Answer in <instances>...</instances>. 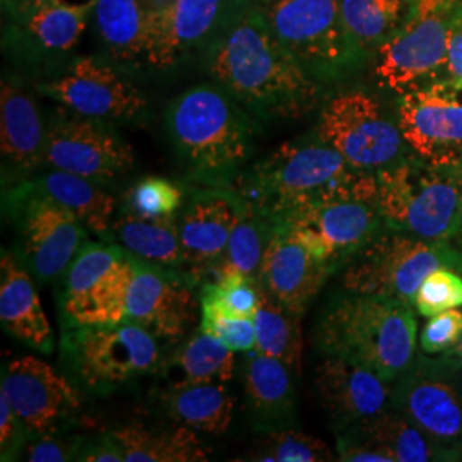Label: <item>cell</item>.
Returning a JSON list of instances; mask_svg holds the SVG:
<instances>
[{
  "label": "cell",
  "mask_w": 462,
  "mask_h": 462,
  "mask_svg": "<svg viewBox=\"0 0 462 462\" xmlns=\"http://www.w3.org/2000/svg\"><path fill=\"white\" fill-rule=\"evenodd\" d=\"M206 55L219 86L261 120L305 116L320 97L319 81L281 45L259 0Z\"/></svg>",
  "instance_id": "cell-1"
},
{
  "label": "cell",
  "mask_w": 462,
  "mask_h": 462,
  "mask_svg": "<svg viewBox=\"0 0 462 462\" xmlns=\"http://www.w3.org/2000/svg\"><path fill=\"white\" fill-rule=\"evenodd\" d=\"M242 198L274 225L315 206L337 200L377 204V175L356 170L322 141L286 143L238 175Z\"/></svg>",
  "instance_id": "cell-2"
},
{
  "label": "cell",
  "mask_w": 462,
  "mask_h": 462,
  "mask_svg": "<svg viewBox=\"0 0 462 462\" xmlns=\"http://www.w3.org/2000/svg\"><path fill=\"white\" fill-rule=\"evenodd\" d=\"M166 133L189 177L208 187H233L252 152L247 110L213 84L194 86L165 112Z\"/></svg>",
  "instance_id": "cell-3"
},
{
  "label": "cell",
  "mask_w": 462,
  "mask_h": 462,
  "mask_svg": "<svg viewBox=\"0 0 462 462\" xmlns=\"http://www.w3.org/2000/svg\"><path fill=\"white\" fill-rule=\"evenodd\" d=\"M315 347L393 383L418 355L416 312L396 298L343 291L319 315Z\"/></svg>",
  "instance_id": "cell-4"
},
{
  "label": "cell",
  "mask_w": 462,
  "mask_h": 462,
  "mask_svg": "<svg viewBox=\"0 0 462 462\" xmlns=\"http://www.w3.org/2000/svg\"><path fill=\"white\" fill-rule=\"evenodd\" d=\"M377 175V206L393 230L448 242L459 225L462 166H439L406 156Z\"/></svg>",
  "instance_id": "cell-5"
},
{
  "label": "cell",
  "mask_w": 462,
  "mask_h": 462,
  "mask_svg": "<svg viewBox=\"0 0 462 462\" xmlns=\"http://www.w3.org/2000/svg\"><path fill=\"white\" fill-rule=\"evenodd\" d=\"M60 360L67 377L93 396L112 394L163 362L160 341L133 320L64 328Z\"/></svg>",
  "instance_id": "cell-6"
},
{
  "label": "cell",
  "mask_w": 462,
  "mask_h": 462,
  "mask_svg": "<svg viewBox=\"0 0 462 462\" xmlns=\"http://www.w3.org/2000/svg\"><path fill=\"white\" fill-rule=\"evenodd\" d=\"M440 267L462 274V257L450 242L387 228L343 267L341 282L345 291L396 298L413 307L420 284Z\"/></svg>",
  "instance_id": "cell-7"
},
{
  "label": "cell",
  "mask_w": 462,
  "mask_h": 462,
  "mask_svg": "<svg viewBox=\"0 0 462 462\" xmlns=\"http://www.w3.org/2000/svg\"><path fill=\"white\" fill-rule=\"evenodd\" d=\"M265 19L317 81L343 78L365 57L349 38L339 0H259Z\"/></svg>",
  "instance_id": "cell-8"
},
{
  "label": "cell",
  "mask_w": 462,
  "mask_h": 462,
  "mask_svg": "<svg viewBox=\"0 0 462 462\" xmlns=\"http://www.w3.org/2000/svg\"><path fill=\"white\" fill-rule=\"evenodd\" d=\"M459 0H411L408 14L377 51L374 74L396 95L444 79L454 9Z\"/></svg>",
  "instance_id": "cell-9"
},
{
  "label": "cell",
  "mask_w": 462,
  "mask_h": 462,
  "mask_svg": "<svg viewBox=\"0 0 462 462\" xmlns=\"http://www.w3.org/2000/svg\"><path fill=\"white\" fill-rule=\"evenodd\" d=\"M137 257L116 242H86L64 273V328L127 320V293Z\"/></svg>",
  "instance_id": "cell-10"
},
{
  "label": "cell",
  "mask_w": 462,
  "mask_h": 462,
  "mask_svg": "<svg viewBox=\"0 0 462 462\" xmlns=\"http://www.w3.org/2000/svg\"><path fill=\"white\" fill-rule=\"evenodd\" d=\"M317 139L336 149L356 170L377 173L406 156V141L379 99L360 89L330 98L317 125Z\"/></svg>",
  "instance_id": "cell-11"
},
{
  "label": "cell",
  "mask_w": 462,
  "mask_h": 462,
  "mask_svg": "<svg viewBox=\"0 0 462 462\" xmlns=\"http://www.w3.org/2000/svg\"><path fill=\"white\" fill-rule=\"evenodd\" d=\"M391 406L452 457L461 461L462 391L446 355H416L394 382Z\"/></svg>",
  "instance_id": "cell-12"
},
{
  "label": "cell",
  "mask_w": 462,
  "mask_h": 462,
  "mask_svg": "<svg viewBox=\"0 0 462 462\" xmlns=\"http://www.w3.org/2000/svg\"><path fill=\"white\" fill-rule=\"evenodd\" d=\"M5 202L16 219L24 261L36 280L50 282L62 276L88 242L89 230L83 221L28 180L7 189Z\"/></svg>",
  "instance_id": "cell-13"
},
{
  "label": "cell",
  "mask_w": 462,
  "mask_h": 462,
  "mask_svg": "<svg viewBox=\"0 0 462 462\" xmlns=\"http://www.w3.org/2000/svg\"><path fill=\"white\" fill-rule=\"evenodd\" d=\"M307 248L330 273L343 267L387 230L379 206L368 200H337L315 206L276 223Z\"/></svg>",
  "instance_id": "cell-14"
},
{
  "label": "cell",
  "mask_w": 462,
  "mask_h": 462,
  "mask_svg": "<svg viewBox=\"0 0 462 462\" xmlns=\"http://www.w3.org/2000/svg\"><path fill=\"white\" fill-rule=\"evenodd\" d=\"M397 124L421 160L462 166V83L437 79L399 95Z\"/></svg>",
  "instance_id": "cell-15"
},
{
  "label": "cell",
  "mask_w": 462,
  "mask_h": 462,
  "mask_svg": "<svg viewBox=\"0 0 462 462\" xmlns=\"http://www.w3.org/2000/svg\"><path fill=\"white\" fill-rule=\"evenodd\" d=\"M45 163L108 185L133 171L135 156L133 146L106 122L59 112L49 124Z\"/></svg>",
  "instance_id": "cell-16"
},
{
  "label": "cell",
  "mask_w": 462,
  "mask_h": 462,
  "mask_svg": "<svg viewBox=\"0 0 462 462\" xmlns=\"http://www.w3.org/2000/svg\"><path fill=\"white\" fill-rule=\"evenodd\" d=\"M81 389L51 365L17 356L2 368L0 394L34 437L62 433L79 416Z\"/></svg>",
  "instance_id": "cell-17"
},
{
  "label": "cell",
  "mask_w": 462,
  "mask_h": 462,
  "mask_svg": "<svg viewBox=\"0 0 462 462\" xmlns=\"http://www.w3.org/2000/svg\"><path fill=\"white\" fill-rule=\"evenodd\" d=\"M36 91L69 112L106 124H134L148 116L144 95L114 67L93 57L72 60L60 78L36 84Z\"/></svg>",
  "instance_id": "cell-18"
},
{
  "label": "cell",
  "mask_w": 462,
  "mask_h": 462,
  "mask_svg": "<svg viewBox=\"0 0 462 462\" xmlns=\"http://www.w3.org/2000/svg\"><path fill=\"white\" fill-rule=\"evenodd\" d=\"M255 2L177 0L149 40L144 67L165 70L198 51L208 53Z\"/></svg>",
  "instance_id": "cell-19"
},
{
  "label": "cell",
  "mask_w": 462,
  "mask_h": 462,
  "mask_svg": "<svg viewBox=\"0 0 462 462\" xmlns=\"http://www.w3.org/2000/svg\"><path fill=\"white\" fill-rule=\"evenodd\" d=\"M196 303L190 280L179 269L137 259L127 293V320L149 330L162 346L182 341L196 320Z\"/></svg>",
  "instance_id": "cell-20"
},
{
  "label": "cell",
  "mask_w": 462,
  "mask_h": 462,
  "mask_svg": "<svg viewBox=\"0 0 462 462\" xmlns=\"http://www.w3.org/2000/svg\"><path fill=\"white\" fill-rule=\"evenodd\" d=\"M47 133L33 95L13 79H2L0 151L2 180L9 189L33 179L45 163Z\"/></svg>",
  "instance_id": "cell-21"
},
{
  "label": "cell",
  "mask_w": 462,
  "mask_h": 462,
  "mask_svg": "<svg viewBox=\"0 0 462 462\" xmlns=\"http://www.w3.org/2000/svg\"><path fill=\"white\" fill-rule=\"evenodd\" d=\"M315 387L336 433L391 406L393 383L345 358L324 356L315 370Z\"/></svg>",
  "instance_id": "cell-22"
},
{
  "label": "cell",
  "mask_w": 462,
  "mask_h": 462,
  "mask_svg": "<svg viewBox=\"0 0 462 462\" xmlns=\"http://www.w3.org/2000/svg\"><path fill=\"white\" fill-rule=\"evenodd\" d=\"M238 206L240 194L233 187L206 185L192 192L179 215L185 265L202 269L225 257Z\"/></svg>",
  "instance_id": "cell-23"
},
{
  "label": "cell",
  "mask_w": 462,
  "mask_h": 462,
  "mask_svg": "<svg viewBox=\"0 0 462 462\" xmlns=\"http://www.w3.org/2000/svg\"><path fill=\"white\" fill-rule=\"evenodd\" d=\"M332 273L280 226L265 248L261 284L280 303L303 312L320 293Z\"/></svg>",
  "instance_id": "cell-24"
},
{
  "label": "cell",
  "mask_w": 462,
  "mask_h": 462,
  "mask_svg": "<svg viewBox=\"0 0 462 462\" xmlns=\"http://www.w3.org/2000/svg\"><path fill=\"white\" fill-rule=\"evenodd\" d=\"M97 0L74 4L67 0H50L33 14L9 28V42L19 55L38 59H57L78 47L88 17L93 14Z\"/></svg>",
  "instance_id": "cell-25"
},
{
  "label": "cell",
  "mask_w": 462,
  "mask_h": 462,
  "mask_svg": "<svg viewBox=\"0 0 462 462\" xmlns=\"http://www.w3.org/2000/svg\"><path fill=\"white\" fill-rule=\"evenodd\" d=\"M293 375L280 360L252 351L244 366V393L248 420L255 431L269 433L297 425Z\"/></svg>",
  "instance_id": "cell-26"
},
{
  "label": "cell",
  "mask_w": 462,
  "mask_h": 462,
  "mask_svg": "<svg viewBox=\"0 0 462 462\" xmlns=\"http://www.w3.org/2000/svg\"><path fill=\"white\" fill-rule=\"evenodd\" d=\"M0 322L4 330L26 346L50 355L55 346L53 330L34 288L30 271L11 252L0 261Z\"/></svg>",
  "instance_id": "cell-27"
},
{
  "label": "cell",
  "mask_w": 462,
  "mask_h": 462,
  "mask_svg": "<svg viewBox=\"0 0 462 462\" xmlns=\"http://www.w3.org/2000/svg\"><path fill=\"white\" fill-rule=\"evenodd\" d=\"M385 454L391 462L452 461L444 448L389 406L385 411L364 418L339 431Z\"/></svg>",
  "instance_id": "cell-28"
},
{
  "label": "cell",
  "mask_w": 462,
  "mask_h": 462,
  "mask_svg": "<svg viewBox=\"0 0 462 462\" xmlns=\"http://www.w3.org/2000/svg\"><path fill=\"white\" fill-rule=\"evenodd\" d=\"M93 17L99 42L112 60L144 66L149 23L143 0H97Z\"/></svg>",
  "instance_id": "cell-29"
},
{
  "label": "cell",
  "mask_w": 462,
  "mask_h": 462,
  "mask_svg": "<svg viewBox=\"0 0 462 462\" xmlns=\"http://www.w3.org/2000/svg\"><path fill=\"white\" fill-rule=\"evenodd\" d=\"M162 406L175 423L198 433L223 435L230 429L235 397L226 383H187L168 387Z\"/></svg>",
  "instance_id": "cell-30"
},
{
  "label": "cell",
  "mask_w": 462,
  "mask_h": 462,
  "mask_svg": "<svg viewBox=\"0 0 462 462\" xmlns=\"http://www.w3.org/2000/svg\"><path fill=\"white\" fill-rule=\"evenodd\" d=\"M28 182L72 211L91 233L108 240L114 226L116 199L103 190L99 183L53 168Z\"/></svg>",
  "instance_id": "cell-31"
},
{
  "label": "cell",
  "mask_w": 462,
  "mask_h": 462,
  "mask_svg": "<svg viewBox=\"0 0 462 462\" xmlns=\"http://www.w3.org/2000/svg\"><path fill=\"white\" fill-rule=\"evenodd\" d=\"M110 431L124 452V462L208 461L211 454L198 431L179 423L173 429L125 425Z\"/></svg>",
  "instance_id": "cell-32"
},
{
  "label": "cell",
  "mask_w": 462,
  "mask_h": 462,
  "mask_svg": "<svg viewBox=\"0 0 462 462\" xmlns=\"http://www.w3.org/2000/svg\"><path fill=\"white\" fill-rule=\"evenodd\" d=\"M158 370L168 387L208 382L228 383L235 372V351L215 336L199 329L166 362H162Z\"/></svg>",
  "instance_id": "cell-33"
},
{
  "label": "cell",
  "mask_w": 462,
  "mask_h": 462,
  "mask_svg": "<svg viewBox=\"0 0 462 462\" xmlns=\"http://www.w3.org/2000/svg\"><path fill=\"white\" fill-rule=\"evenodd\" d=\"M108 240L149 264L166 269H180L185 265L179 216L168 219H146L122 213L114 221Z\"/></svg>",
  "instance_id": "cell-34"
},
{
  "label": "cell",
  "mask_w": 462,
  "mask_h": 462,
  "mask_svg": "<svg viewBox=\"0 0 462 462\" xmlns=\"http://www.w3.org/2000/svg\"><path fill=\"white\" fill-rule=\"evenodd\" d=\"M301 317L303 312H298L282 305L263 288L261 307L254 317V322H255L254 351L280 360L295 375H300L301 372V353H303Z\"/></svg>",
  "instance_id": "cell-35"
},
{
  "label": "cell",
  "mask_w": 462,
  "mask_h": 462,
  "mask_svg": "<svg viewBox=\"0 0 462 462\" xmlns=\"http://www.w3.org/2000/svg\"><path fill=\"white\" fill-rule=\"evenodd\" d=\"M411 0H339L347 34L366 57L396 32Z\"/></svg>",
  "instance_id": "cell-36"
},
{
  "label": "cell",
  "mask_w": 462,
  "mask_h": 462,
  "mask_svg": "<svg viewBox=\"0 0 462 462\" xmlns=\"http://www.w3.org/2000/svg\"><path fill=\"white\" fill-rule=\"evenodd\" d=\"M276 225L240 196V206L225 254V265L259 281L265 248Z\"/></svg>",
  "instance_id": "cell-37"
},
{
  "label": "cell",
  "mask_w": 462,
  "mask_h": 462,
  "mask_svg": "<svg viewBox=\"0 0 462 462\" xmlns=\"http://www.w3.org/2000/svg\"><path fill=\"white\" fill-rule=\"evenodd\" d=\"M263 298L261 281L250 280L240 271L221 265L215 281L200 291V305H209L235 317H255Z\"/></svg>",
  "instance_id": "cell-38"
},
{
  "label": "cell",
  "mask_w": 462,
  "mask_h": 462,
  "mask_svg": "<svg viewBox=\"0 0 462 462\" xmlns=\"http://www.w3.org/2000/svg\"><path fill=\"white\" fill-rule=\"evenodd\" d=\"M248 461L322 462L332 461V450L320 439L295 429L274 430L250 452Z\"/></svg>",
  "instance_id": "cell-39"
},
{
  "label": "cell",
  "mask_w": 462,
  "mask_h": 462,
  "mask_svg": "<svg viewBox=\"0 0 462 462\" xmlns=\"http://www.w3.org/2000/svg\"><path fill=\"white\" fill-rule=\"evenodd\" d=\"M183 190L163 177H144L131 185L122 200V213L146 219H168L180 213Z\"/></svg>",
  "instance_id": "cell-40"
},
{
  "label": "cell",
  "mask_w": 462,
  "mask_h": 462,
  "mask_svg": "<svg viewBox=\"0 0 462 462\" xmlns=\"http://www.w3.org/2000/svg\"><path fill=\"white\" fill-rule=\"evenodd\" d=\"M459 307H462V274L448 267L433 271L414 293V312L427 319Z\"/></svg>",
  "instance_id": "cell-41"
},
{
  "label": "cell",
  "mask_w": 462,
  "mask_h": 462,
  "mask_svg": "<svg viewBox=\"0 0 462 462\" xmlns=\"http://www.w3.org/2000/svg\"><path fill=\"white\" fill-rule=\"evenodd\" d=\"M200 329L217 337L235 353H248L255 347V322L252 317H235L215 307L200 305Z\"/></svg>",
  "instance_id": "cell-42"
},
{
  "label": "cell",
  "mask_w": 462,
  "mask_h": 462,
  "mask_svg": "<svg viewBox=\"0 0 462 462\" xmlns=\"http://www.w3.org/2000/svg\"><path fill=\"white\" fill-rule=\"evenodd\" d=\"M462 337V307L430 317L420 332V347L425 355H444L457 346Z\"/></svg>",
  "instance_id": "cell-43"
},
{
  "label": "cell",
  "mask_w": 462,
  "mask_h": 462,
  "mask_svg": "<svg viewBox=\"0 0 462 462\" xmlns=\"http://www.w3.org/2000/svg\"><path fill=\"white\" fill-rule=\"evenodd\" d=\"M83 435H42L34 437L24 450L26 461L67 462L78 461Z\"/></svg>",
  "instance_id": "cell-44"
},
{
  "label": "cell",
  "mask_w": 462,
  "mask_h": 462,
  "mask_svg": "<svg viewBox=\"0 0 462 462\" xmlns=\"http://www.w3.org/2000/svg\"><path fill=\"white\" fill-rule=\"evenodd\" d=\"M33 439L32 431L14 413L7 399L0 394V459L17 461Z\"/></svg>",
  "instance_id": "cell-45"
},
{
  "label": "cell",
  "mask_w": 462,
  "mask_h": 462,
  "mask_svg": "<svg viewBox=\"0 0 462 462\" xmlns=\"http://www.w3.org/2000/svg\"><path fill=\"white\" fill-rule=\"evenodd\" d=\"M78 461L81 462H124V452L118 446L112 431L86 437L83 435Z\"/></svg>",
  "instance_id": "cell-46"
},
{
  "label": "cell",
  "mask_w": 462,
  "mask_h": 462,
  "mask_svg": "<svg viewBox=\"0 0 462 462\" xmlns=\"http://www.w3.org/2000/svg\"><path fill=\"white\" fill-rule=\"evenodd\" d=\"M444 79L462 83V0L457 2L452 16Z\"/></svg>",
  "instance_id": "cell-47"
},
{
  "label": "cell",
  "mask_w": 462,
  "mask_h": 462,
  "mask_svg": "<svg viewBox=\"0 0 462 462\" xmlns=\"http://www.w3.org/2000/svg\"><path fill=\"white\" fill-rule=\"evenodd\" d=\"M336 446H337V459L339 461L391 462L385 454L349 437L346 433H336Z\"/></svg>",
  "instance_id": "cell-48"
},
{
  "label": "cell",
  "mask_w": 462,
  "mask_h": 462,
  "mask_svg": "<svg viewBox=\"0 0 462 462\" xmlns=\"http://www.w3.org/2000/svg\"><path fill=\"white\" fill-rule=\"evenodd\" d=\"M47 2L50 0H2V5L13 23H21Z\"/></svg>",
  "instance_id": "cell-49"
},
{
  "label": "cell",
  "mask_w": 462,
  "mask_h": 462,
  "mask_svg": "<svg viewBox=\"0 0 462 462\" xmlns=\"http://www.w3.org/2000/svg\"><path fill=\"white\" fill-rule=\"evenodd\" d=\"M143 2H144V9H146V14H148L149 43L151 36L160 28V24L165 21V17L168 16V13L171 11V7L177 0H143Z\"/></svg>",
  "instance_id": "cell-50"
},
{
  "label": "cell",
  "mask_w": 462,
  "mask_h": 462,
  "mask_svg": "<svg viewBox=\"0 0 462 462\" xmlns=\"http://www.w3.org/2000/svg\"><path fill=\"white\" fill-rule=\"evenodd\" d=\"M452 244V247L457 250V254L462 257V202H461V216H459V225L457 230L454 233V236L448 240Z\"/></svg>",
  "instance_id": "cell-51"
},
{
  "label": "cell",
  "mask_w": 462,
  "mask_h": 462,
  "mask_svg": "<svg viewBox=\"0 0 462 462\" xmlns=\"http://www.w3.org/2000/svg\"><path fill=\"white\" fill-rule=\"evenodd\" d=\"M444 355H447V356H450V358H454V360H459L461 362L462 360V337L461 341L457 343V346L452 347L450 351H447V353H444Z\"/></svg>",
  "instance_id": "cell-52"
},
{
  "label": "cell",
  "mask_w": 462,
  "mask_h": 462,
  "mask_svg": "<svg viewBox=\"0 0 462 462\" xmlns=\"http://www.w3.org/2000/svg\"><path fill=\"white\" fill-rule=\"evenodd\" d=\"M447 358H448V360L454 364V368H456V375H457V380H459V385H461L462 391V360L459 362V360H454V358H450V356H447Z\"/></svg>",
  "instance_id": "cell-53"
},
{
  "label": "cell",
  "mask_w": 462,
  "mask_h": 462,
  "mask_svg": "<svg viewBox=\"0 0 462 462\" xmlns=\"http://www.w3.org/2000/svg\"><path fill=\"white\" fill-rule=\"evenodd\" d=\"M461 461H462V452H461Z\"/></svg>",
  "instance_id": "cell-54"
}]
</instances>
